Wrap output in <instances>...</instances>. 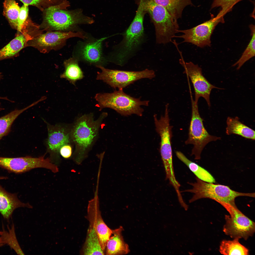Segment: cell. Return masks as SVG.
<instances>
[{
	"label": "cell",
	"mask_w": 255,
	"mask_h": 255,
	"mask_svg": "<svg viewBox=\"0 0 255 255\" xmlns=\"http://www.w3.org/2000/svg\"><path fill=\"white\" fill-rule=\"evenodd\" d=\"M94 98L101 110L105 108L112 109L121 115L132 114L141 116L144 111L141 106H148L149 101H142L140 98L133 97L125 93L123 89L111 93H99Z\"/></svg>",
	"instance_id": "5"
},
{
	"label": "cell",
	"mask_w": 255,
	"mask_h": 255,
	"mask_svg": "<svg viewBox=\"0 0 255 255\" xmlns=\"http://www.w3.org/2000/svg\"><path fill=\"white\" fill-rule=\"evenodd\" d=\"M110 36L96 39L88 36L77 42L74 47L73 57L81 61L95 66H105L108 62L103 54V42Z\"/></svg>",
	"instance_id": "10"
},
{
	"label": "cell",
	"mask_w": 255,
	"mask_h": 255,
	"mask_svg": "<svg viewBox=\"0 0 255 255\" xmlns=\"http://www.w3.org/2000/svg\"><path fill=\"white\" fill-rule=\"evenodd\" d=\"M145 11L140 2L132 21L124 33L123 39L108 57V62L123 65L142 43L144 36L143 22Z\"/></svg>",
	"instance_id": "1"
},
{
	"label": "cell",
	"mask_w": 255,
	"mask_h": 255,
	"mask_svg": "<svg viewBox=\"0 0 255 255\" xmlns=\"http://www.w3.org/2000/svg\"><path fill=\"white\" fill-rule=\"evenodd\" d=\"M142 1L145 11L149 13L154 26L156 43L165 44L171 42L179 30L178 20L163 6L150 0Z\"/></svg>",
	"instance_id": "6"
},
{
	"label": "cell",
	"mask_w": 255,
	"mask_h": 255,
	"mask_svg": "<svg viewBox=\"0 0 255 255\" xmlns=\"http://www.w3.org/2000/svg\"><path fill=\"white\" fill-rule=\"evenodd\" d=\"M28 6L23 4L20 8L17 19V32L27 31V28L31 26L33 22L29 17Z\"/></svg>",
	"instance_id": "32"
},
{
	"label": "cell",
	"mask_w": 255,
	"mask_h": 255,
	"mask_svg": "<svg viewBox=\"0 0 255 255\" xmlns=\"http://www.w3.org/2000/svg\"><path fill=\"white\" fill-rule=\"evenodd\" d=\"M33 37L27 32H17L14 38L0 50V61L17 56Z\"/></svg>",
	"instance_id": "19"
},
{
	"label": "cell",
	"mask_w": 255,
	"mask_h": 255,
	"mask_svg": "<svg viewBox=\"0 0 255 255\" xmlns=\"http://www.w3.org/2000/svg\"><path fill=\"white\" fill-rule=\"evenodd\" d=\"M180 64L183 67V73L188 76L193 84L195 92V102L198 103L200 97L205 99L209 107L211 106L210 95L212 90L216 88L223 89L211 84L203 75L201 68L191 62H185L182 58Z\"/></svg>",
	"instance_id": "13"
},
{
	"label": "cell",
	"mask_w": 255,
	"mask_h": 255,
	"mask_svg": "<svg viewBox=\"0 0 255 255\" xmlns=\"http://www.w3.org/2000/svg\"><path fill=\"white\" fill-rule=\"evenodd\" d=\"M42 13L41 26L50 30L73 31L79 25H90L94 22L93 18L85 15L80 8L68 10L52 7Z\"/></svg>",
	"instance_id": "3"
},
{
	"label": "cell",
	"mask_w": 255,
	"mask_h": 255,
	"mask_svg": "<svg viewBox=\"0 0 255 255\" xmlns=\"http://www.w3.org/2000/svg\"><path fill=\"white\" fill-rule=\"evenodd\" d=\"M165 7L170 14L177 20L182 17L184 8L193 6L191 0H150Z\"/></svg>",
	"instance_id": "22"
},
{
	"label": "cell",
	"mask_w": 255,
	"mask_h": 255,
	"mask_svg": "<svg viewBox=\"0 0 255 255\" xmlns=\"http://www.w3.org/2000/svg\"><path fill=\"white\" fill-rule=\"evenodd\" d=\"M123 227L113 230V235L107 241L105 248L106 255H122L129 252L128 245L124 241L122 234Z\"/></svg>",
	"instance_id": "20"
},
{
	"label": "cell",
	"mask_w": 255,
	"mask_h": 255,
	"mask_svg": "<svg viewBox=\"0 0 255 255\" xmlns=\"http://www.w3.org/2000/svg\"><path fill=\"white\" fill-rule=\"evenodd\" d=\"M242 0H213L211 8H220L221 10L217 15L224 17L226 14L232 10L235 5Z\"/></svg>",
	"instance_id": "33"
},
{
	"label": "cell",
	"mask_w": 255,
	"mask_h": 255,
	"mask_svg": "<svg viewBox=\"0 0 255 255\" xmlns=\"http://www.w3.org/2000/svg\"><path fill=\"white\" fill-rule=\"evenodd\" d=\"M103 112L97 120L94 119L93 113L85 114L76 120L70 133L71 140L75 149L74 159L80 164L96 138L101 122L107 115Z\"/></svg>",
	"instance_id": "2"
},
{
	"label": "cell",
	"mask_w": 255,
	"mask_h": 255,
	"mask_svg": "<svg viewBox=\"0 0 255 255\" xmlns=\"http://www.w3.org/2000/svg\"><path fill=\"white\" fill-rule=\"evenodd\" d=\"M229 213L225 215L223 231L232 238L247 240L255 231L254 222L243 214L236 206L228 205L223 207Z\"/></svg>",
	"instance_id": "8"
},
{
	"label": "cell",
	"mask_w": 255,
	"mask_h": 255,
	"mask_svg": "<svg viewBox=\"0 0 255 255\" xmlns=\"http://www.w3.org/2000/svg\"><path fill=\"white\" fill-rule=\"evenodd\" d=\"M78 61L72 57L66 61L64 63L65 68L64 72L60 75V77L65 79L73 85H75L76 82L84 77L83 72L79 65Z\"/></svg>",
	"instance_id": "24"
},
{
	"label": "cell",
	"mask_w": 255,
	"mask_h": 255,
	"mask_svg": "<svg viewBox=\"0 0 255 255\" xmlns=\"http://www.w3.org/2000/svg\"><path fill=\"white\" fill-rule=\"evenodd\" d=\"M20 8L15 0H4L3 15L12 28L16 30Z\"/></svg>",
	"instance_id": "29"
},
{
	"label": "cell",
	"mask_w": 255,
	"mask_h": 255,
	"mask_svg": "<svg viewBox=\"0 0 255 255\" xmlns=\"http://www.w3.org/2000/svg\"><path fill=\"white\" fill-rule=\"evenodd\" d=\"M24 4L36 7L42 12L51 8L67 9L70 6L67 0H19Z\"/></svg>",
	"instance_id": "27"
},
{
	"label": "cell",
	"mask_w": 255,
	"mask_h": 255,
	"mask_svg": "<svg viewBox=\"0 0 255 255\" xmlns=\"http://www.w3.org/2000/svg\"><path fill=\"white\" fill-rule=\"evenodd\" d=\"M88 230L87 236L83 248L84 255H105L94 228L90 226Z\"/></svg>",
	"instance_id": "25"
},
{
	"label": "cell",
	"mask_w": 255,
	"mask_h": 255,
	"mask_svg": "<svg viewBox=\"0 0 255 255\" xmlns=\"http://www.w3.org/2000/svg\"><path fill=\"white\" fill-rule=\"evenodd\" d=\"M20 207L33 208L29 203L21 202L16 195L8 192L0 185V212L3 217L8 220L14 210Z\"/></svg>",
	"instance_id": "18"
},
{
	"label": "cell",
	"mask_w": 255,
	"mask_h": 255,
	"mask_svg": "<svg viewBox=\"0 0 255 255\" xmlns=\"http://www.w3.org/2000/svg\"><path fill=\"white\" fill-rule=\"evenodd\" d=\"M7 178V177H3V176H0V180L3 179H6Z\"/></svg>",
	"instance_id": "37"
},
{
	"label": "cell",
	"mask_w": 255,
	"mask_h": 255,
	"mask_svg": "<svg viewBox=\"0 0 255 255\" xmlns=\"http://www.w3.org/2000/svg\"><path fill=\"white\" fill-rule=\"evenodd\" d=\"M39 166L37 157L29 156L15 158L0 157V167L15 173H25L38 168Z\"/></svg>",
	"instance_id": "17"
},
{
	"label": "cell",
	"mask_w": 255,
	"mask_h": 255,
	"mask_svg": "<svg viewBox=\"0 0 255 255\" xmlns=\"http://www.w3.org/2000/svg\"><path fill=\"white\" fill-rule=\"evenodd\" d=\"M3 75H2V74H1V73H0V81L2 79V78H3ZM0 99H4V100H7L8 101H10L11 102H12V101L9 100V99H8V98L7 97H0ZM0 106H1V103L0 102V111H1V110H3L4 109V108H2Z\"/></svg>",
	"instance_id": "35"
},
{
	"label": "cell",
	"mask_w": 255,
	"mask_h": 255,
	"mask_svg": "<svg viewBox=\"0 0 255 255\" xmlns=\"http://www.w3.org/2000/svg\"><path fill=\"white\" fill-rule=\"evenodd\" d=\"M252 37L250 42L240 58L233 65H237V69H239L246 61L255 56V26L251 25L250 26Z\"/></svg>",
	"instance_id": "31"
},
{
	"label": "cell",
	"mask_w": 255,
	"mask_h": 255,
	"mask_svg": "<svg viewBox=\"0 0 255 255\" xmlns=\"http://www.w3.org/2000/svg\"><path fill=\"white\" fill-rule=\"evenodd\" d=\"M48 136L47 141L50 159L57 165L59 163V151L63 145L68 144L71 140L70 133L64 127L60 125L47 124Z\"/></svg>",
	"instance_id": "15"
},
{
	"label": "cell",
	"mask_w": 255,
	"mask_h": 255,
	"mask_svg": "<svg viewBox=\"0 0 255 255\" xmlns=\"http://www.w3.org/2000/svg\"><path fill=\"white\" fill-rule=\"evenodd\" d=\"M2 231L5 244L9 246L18 254L24 255L17 241L14 224H13L10 227H8L7 230H5L3 227Z\"/></svg>",
	"instance_id": "30"
},
{
	"label": "cell",
	"mask_w": 255,
	"mask_h": 255,
	"mask_svg": "<svg viewBox=\"0 0 255 255\" xmlns=\"http://www.w3.org/2000/svg\"><path fill=\"white\" fill-rule=\"evenodd\" d=\"M196 179L194 182L188 183L191 186V188L181 191L193 194V196L189 200L190 203L200 199L206 198L217 201L223 206L228 204L236 206L235 199L237 197H255L254 193L240 192L232 190L227 186L206 182L196 177Z\"/></svg>",
	"instance_id": "4"
},
{
	"label": "cell",
	"mask_w": 255,
	"mask_h": 255,
	"mask_svg": "<svg viewBox=\"0 0 255 255\" xmlns=\"http://www.w3.org/2000/svg\"><path fill=\"white\" fill-rule=\"evenodd\" d=\"M169 104L165 106L164 115L158 119L156 115H154L156 130L161 138L160 152L165 172L170 174L174 171L171 145L172 127L169 116Z\"/></svg>",
	"instance_id": "11"
},
{
	"label": "cell",
	"mask_w": 255,
	"mask_h": 255,
	"mask_svg": "<svg viewBox=\"0 0 255 255\" xmlns=\"http://www.w3.org/2000/svg\"><path fill=\"white\" fill-rule=\"evenodd\" d=\"M75 37L84 39L87 35L79 31L49 32L33 37L28 42V46L34 47L45 53L62 45L67 39Z\"/></svg>",
	"instance_id": "14"
},
{
	"label": "cell",
	"mask_w": 255,
	"mask_h": 255,
	"mask_svg": "<svg viewBox=\"0 0 255 255\" xmlns=\"http://www.w3.org/2000/svg\"><path fill=\"white\" fill-rule=\"evenodd\" d=\"M97 197L90 201L88 208L89 226L94 227L98 236L101 248L105 253L106 244L113 233V230L106 225L102 217Z\"/></svg>",
	"instance_id": "16"
},
{
	"label": "cell",
	"mask_w": 255,
	"mask_h": 255,
	"mask_svg": "<svg viewBox=\"0 0 255 255\" xmlns=\"http://www.w3.org/2000/svg\"><path fill=\"white\" fill-rule=\"evenodd\" d=\"M96 79L101 80L114 89H123L138 80L143 78L152 79L155 76L154 71L146 69L140 71H129L111 69L105 67H98Z\"/></svg>",
	"instance_id": "9"
},
{
	"label": "cell",
	"mask_w": 255,
	"mask_h": 255,
	"mask_svg": "<svg viewBox=\"0 0 255 255\" xmlns=\"http://www.w3.org/2000/svg\"><path fill=\"white\" fill-rule=\"evenodd\" d=\"M224 22V17L217 15L215 17L191 28L178 30L177 33H181L183 34L175 35L174 38H183L184 40L183 42L191 43L200 47H209L211 44V37L216 26L219 23Z\"/></svg>",
	"instance_id": "12"
},
{
	"label": "cell",
	"mask_w": 255,
	"mask_h": 255,
	"mask_svg": "<svg viewBox=\"0 0 255 255\" xmlns=\"http://www.w3.org/2000/svg\"><path fill=\"white\" fill-rule=\"evenodd\" d=\"M2 236V231H0V247L5 245Z\"/></svg>",
	"instance_id": "36"
},
{
	"label": "cell",
	"mask_w": 255,
	"mask_h": 255,
	"mask_svg": "<svg viewBox=\"0 0 255 255\" xmlns=\"http://www.w3.org/2000/svg\"><path fill=\"white\" fill-rule=\"evenodd\" d=\"M226 124L227 135L235 134L247 139L255 140V131L240 121L238 117H228Z\"/></svg>",
	"instance_id": "21"
},
{
	"label": "cell",
	"mask_w": 255,
	"mask_h": 255,
	"mask_svg": "<svg viewBox=\"0 0 255 255\" xmlns=\"http://www.w3.org/2000/svg\"><path fill=\"white\" fill-rule=\"evenodd\" d=\"M239 239L223 240L219 246V251L225 255H246L249 254L248 249L239 242Z\"/></svg>",
	"instance_id": "26"
},
{
	"label": "cell",
	"mask_w": 255,
	"mask_h": 255,
	"mask_svg": "<svg viewBox=\"0 0 255 255\" xmlns=\"http://www.w3.org/2000/svg\"><path fill=\"white\" fill-rule=\"evenodd\" d=\"M191 117L189 127L188 137L185 142L186 144L193 145L191 155L196 160L201 158V152L209 142L220 140L221 138L209 134L204 126L203 119L198 109V103L191 98Z\"/></svg>",
	"instance_id": "7"
},
{
	"label": "cell",
	"mask_w": 255,
	"mask_h": 255,
	"mask_svg": "<svg viewBox=\"0 0 255 255\" xmlns=\"http://www.w3.org/2000/svg\"><path fill=\"white\" fill-rule=\"evenodd\" d=\"M33 106V104L20 110L16 109L0 117V140L9 133L13 123L21 113Z\"/></svg>",
	"instance_id": "28"
},
{
	"label": "cell",
	"mask_w": 255,
	"mask_h": 255,
	"mask_svg": "<svg viewBox=\"0 0 255 255\" xmlns=\"http://www.w3.org/2000/svg\"><path fill=\"white\" fill-rule=\"evenodd\" d=\"M175 153L178 159L188 167L197 177L206 182L215 183L216 181L214 177L205 169L189 160L181 152L177 151Z\"/></svg>",
	"instance_id": "23"
},
{
	"label": "cell",
	"mask_w": 255,
	"mask_h": 255,
	"mask_svg": "<svg viewBox=\"0 0 255 255\" xmlns=\"http://www.w3.org/2000/svg\"><path fill=\"white\" fill-rule=\"evenodd\" d=\"M72 149L71 147L68 144L64 145L60 148L59 153L60 155L65 158H68L71 155Z\"/></svg>",
	"instance_id": "34"
}]
</instances>
